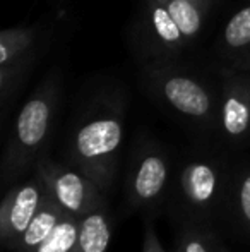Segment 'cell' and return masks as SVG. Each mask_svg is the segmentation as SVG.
<instances>
[{
  "instance_id": "obj_14",
  "label": "cell",
  "mask_w": 250,
  "mask_h": 252,
  "mask_svg": "<svg viewBox=\"0 0 250 252\" xmlns=\"http://www.w3.org/2000/svg\"><path fill=\"white\" fill-rule=\"evenodd\" d=\"M147 17H149L151 28L156 38L165 45V48L171 52H178L187 43L184 33L170 16L167 9L158 0H147Z\"/></svg>"
},
{
  "instance_id": "obj_12",
  "label": "cell",
  "mask_w": 250,
  "mask_h": 252,
  "mask_svg": "<svg viewBox=\"0 0 250 252\" xmlns=\"http://www.w3.org/2000/svg\"><path fill=\"white\" fill-rule=\"evenodd\" d=\"M224 215L244 235L250 237V165L242 166L231 177Z\"/></svg>"
},
{
  "instance_id": "obj_16",
  "label": "cell",
  "mask_w": 250,
  "mask_h": 252,
  "mask_svg": "<svg viewBox=\"0 0 250 252\" xmlns=\"http://www.w3.org/2000/svg\"><path fill=\"white\" fill-rule=\"evenodd\" d=\"M158 2L170 12V16L184 33L185 40L190 41L199 34L202 28V19L206 16L199 7L189 0H158Z\"/></svg>"
},
{
  "instance_id": "obj_1",
  "label": "cell",
  "mask_w": 250,
  "mask_h": 252,
  "mask_svg": "<svg viewBox=\"0 0 250 252\" xmlns=\"http://www.w3.org/2000/svg\"><path fill=\"white\" fill-rule=\"evenodd\" d=\"M125 119L120 103H101L72 129L67 143V165L87 175L105 194L117 179Z\"/></svg>"
},
{
  "instance_id": "obj_2",
  "label": "cell",
  "mask_w": 250,
  "mask_h": 252,
  "mask_svg": "<svg viewBox=\"0 0 250 252\" xmlns=\"http://www.w3.org/2000/svg\"><path fill=\"white\" fill-rule=\"evenodd\" d=\"M231 177L226 163L213 156H190L171 180L168 199L180 223L211 225L226 211Z\"/></svg>"
},
{
  "instance_id": "obj_6",
  "label": "cell",
  "mask_w": 250,
  "mask_h": 252,
  "mask_svg": "<svg viewBox=\"0 0 250 252\" xmlns=\"http://www.w3.org/2000/svg\"><path fill=\"white\" fill-rule=\"evenodd\" d=\"M153 86L161 100L177 113L202 126L218 122L213 94L195 77L175 69H153Z\"/></svg>"
},
{
  "instance_id": "obj_4",
  "label": "cell",
  "mask_w": 250,
  "mask_h": 252,
  "mask_svg": "<svg viewBox=\"0 0 250 252\" xmlns=\"http://www.w3.org/2000/svg\"><path fill=\"white\" fill-rule=\"evenodd\" d=\"M171 163L167 151L154 141H144L134 150L125 184L127 206L132 211L153 213L168 199Z\"/></svg>"
},
{
  "instance_id": "obj_3",
  "label": "cell",
  "mask_w": 250,
  "mask_h": 252,
  "mask_svg": "<svg viewBox=\"0 0 250 252\" xmlns=\"http://www.w3.org/2000/svg\"><path fill=\"white\" fill-rule=\"evenodd\" d=\"M57 113V86L43 83L28 98L16 117L2 156V180L7 186L21 182L45 155Z\"/></svg>"
},
{
  "instance_id": "obj_18",
  "label": "cell",
  "mask_w": 250,
  "mask_h": 252,
  "mask_svg": "<svg viewBox=\"0 0 250 252\" xmlns=\"http://www.w3.org/2000/svg\"><path fill=\"white\" fill-rule=\"evenodd\" d=\"M142 252H167L165 247L161 246L160 239L156 235V230H154V223L151 221L149 215L144 223V240H142Z\"/></svg>"
},
{
  "instance_id": "obj_19",
  "label": "cell",
  "mask_w": 250,
  "mask_h": 252,
  "mask_svg": "<svg viewBox=\"0 0 250 252\" xmlns=\"http://www.w3.org/2000/svg\"><path fill=\"white\" fill-rule=\"evenodd\" d=\"M189 2H192L194 5H197L200 10H202L204 14H207V10L211 9V5L214 3V0H189Z\"/></svg>"
},
{
  "instance_id": "obj_11",
  "label": "cell",
  "mask_w": 250,
  "mask_h": 252,
  "mask_svg": "<svg viewBox=\"0 0 250 252\" xmlns=\"http://www.w3.org/2000/svg\"><path fill=\"white\" fill-rule=\"evenodd\" d=\"M113 235V223L108 204L93 209L79 218L76 252H108Z\"/></svg>"
},
{
  "instance_id": "obj_9",
  "label": "cell",
  "mask_w": 250,
  "mask_h": 252,
  "mask_svg": "<svg viewBox=\"0 0 250 252\" xmlns=\"http://www.w3.org/2000/svg\"><path fill=\"white\" fill-rule=\"evenodd\" d=\"M36 31L33 28L16 26L0 33V98L5 105L14 93L19 76L33 55Z\"/></svg>"
},
{
  "instance_id": "obj_20",
  "label": "cell",
  "mask_w": 250,
  "mask_h": 252,
  "mask_svg": "<svg viewBox=\"0 0 250 252\" xmlns=\"http://www.w3.org/2000/svg\"><path fill=\"white\" fill-rule=\"evenodd\" d=\"M173 252H178V249H175V247H173Z\"/></svg>"
},
{
  "instance_id": "obj_8",
  "label": "cell",
  "mask_w": 250,
  "mask_h": 252,
  "mask_svg": "<svg viewBox=\"0 0 250 252\" xmlns=\"http://www.w3.org/2000/svg\"><path fill=\"white\" fill-rule=\"evenodd\" d=\"M220 132L231 144L250 139V76H228L218 112Z\"/></svg>"
},
{
  "instance_id": "obj_17",
  "label": "cell",
  "mask_w": 250,
  "mask_h": 252,
  "mask_svg": "<svg viewBox=\"0 0 250 252\" xmlns=\"http://www.w3.org/2000/svg\"><path fill=\"white\" fill-rule=\"evenodd\" d=\"M223 43L230 52L250 48V5L242 7L230 17L223 31Z\"/></svg>"
},
{
  "instance_id": "obj_15",
  "label": "cell",
  "mask_w": 250,
  "mask_h": 252,
  "mask_svg": "<svg viewBox=\"0 0 250 252\" xmlns=\"http://www.w3.org/2000/svg\"><path fill=\"white\" fill-rule=\"evenodd\" d=\"M77 233H79V218L65 211L55 230L34 252H76Z\"/></svg>"
},
{
  "instance_id": "obj_7",
  "label": "cell",
  "mask_w": 250,
  "mask_h": 252,
  "mask_svg": "<svg viewBox=\"0 0 250 252\" xmlns=\"http://www.w3.org/2000/svg\"><path fill=\"white\" fill-rule=\"evenodd\" d=\"M45 180L34 172L33 177L14 184L0 206V242L5 249L29 226L48 196Z\"/></svg>"
},
{
  "instance_id": "obj_10",
  "label": "cell",
  "mask_w": 250,
  "mask_h": 252,
  "mask_svg": "<svg viewBox=\"0 0 250 252\" xmlns=\"http://www.w3.org/2000/svg\"><path fill=\"white\" fill-rule=\"evenodd\" d=\"M63 213H65V208L52 196V192H48L47 199H45L43 206L40 208V211L36 213V216L33 218V221H31L29 226L10 244L9 251L10 252H34L40 244H43L45 240L50 237V233L55 230L57 223L60 221Z\"/></svg>"
},
{
  "instance_id": "obj_5",
  "label": "cell",
  "mask_w": 250,
  "mask_h": 252,
  "mask_svg": "<svg viewBox=\"0 0 250 252\" xmlns=\"http://www.w3.org/2000/svg\"><path fill=\"white\" fill-rule=\"evenodd\" d=\"M34 172L45 180L52 196L65 208V211L76 215L77 218L108 204L107 194L89 177L67 163L55 161L47 153L40 156Z\"/></svg>"
},
{
  "instance_id": "obj_13",
  "label": "cell",
  "mask_w": 250,
  "mask_h": 252,
  "mask_svg": "<svg viewBox=\"0 0 250 252\" xmlns=\"http://www.w3.org/2000/svg\"><path fill=\"white\" fill-rule=\"evenodd\" d=\"M173 247L178 252H226L211 225L199 223H180Z\"/></svg>"
}]
</instances>
